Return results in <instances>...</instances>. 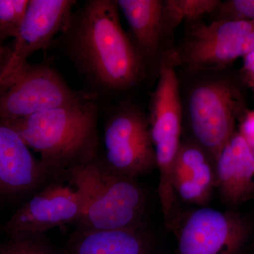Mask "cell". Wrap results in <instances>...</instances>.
<instances>
[{"label": "cell", "mask_w": 254, "mask_h": 254, "mask_svg": "<svg viewBox=\"0 0 254 254\" xmlns=\"http://www.w3.org/2000/svg\"><path fill=\"white\" fill-rule=\"evenodd\" d=\"M53 44L81 78L83 91L104 106L129 93L146 70L120 21L117 0H86L71 13Z\"/></svg>", "instance_id": "1"}, {"label": "cell", "mask_w": 254, "mask_h": 254, "mask_svg": "<svg viewBox=\"0 0 254 254\" xmlns=\"http://www.w3.org/2000/svg\"><path fill=\"white\" fill-rule=\"evenodd\" d=\"M101 115V105L88 98L5 125L39 153L42 165L54 180L99 155Z\"/></svg>", "instance_id": "2"}, {"label": "cell", "mask_w": 254, "mask_h": 254, "mask_svg": "<svg viewBox=\"0 0 254 254\" xmlns=\"http://www.w3.org/2000/svg\"><path fill=\"white\" fill-rule=\"evenodd\" d=\"M60 179L81 193L84 213L75 230L102 231L143 225L147 196L133 178L115 173L98 155L90 163L70 170Z\"/></svg>", "instance_id": "3"}, {"label": "cell", "mask_w": 254, "mask_h": 254, "mask_svg": "<svg viewBox=\"0 0 254 254\" xmlns=\"http://www.w3.org/2000/svg\"><path fill=\"white\" fill-rule=\"evenodd\" d=\"M182 103L195 143L215 160L235 133V120L245 113L240 88L223 76H203L190 86Z\"/></svg>", "instance_id": "4"}, {"label": "cell", "mask_w": 254, "mask_h": 254, "mask_svg": "<svg viewBox=\"0 0 254 254\" xmlns=\"http://www.w3.org/2000/svg\"><path fill=\"white\" fill-rule=\"evenodd\" d=\"M183 110L180 84L172 64L162 66L150 103V135L159 170L158 193L165 220L179 215L178 199L173 190L174 164L181 145Z\"/></svg>", "instance_id": "5"}, {"label": "cell", "mask_w": 254, "mask_h": 254, "mask_svg": "<svg viewBox=\"0 0 254 254\" xmlns=\"http://www.w3.org/2000/svg\"><path fill=\"white\" fill-rule=\"evenodd\" d=\"M92 98L73 89L50 61L25 63L0 82V123L9 124L35 114Z\"/></svg>", "instance_id": "6"}, {"label": "cell", "mask_w": 254, "mask_h": 254, "mask_svg": "<svg viewBox=\"0 0 254 254\" xmlns=\"http://www.w3.org/2000/svg\"><path fill=\"white\" fill-rule=\"evenodd\" d=\"M104 119L105 163L115 173L136 179L156 166L149 120L143 110L123 98L102 107Z\"/></svg>", "instance_id": "7"}, {"label": "cell", "mask_w": 254, "mask_h": 254, "mask_svg": "<svg viewBox=\"0 0 254 254\" xmlns=\"http://www.w3.org/2000/svg\"><path fill=\"white\" fill-rule=\"evenodd\" d=\"M254 48V21L218 19L195 23L173 60L192 73L218 71Z\"/></svg>", "instance_id": "8"}, {"label": "cell", "mask_w": 254, "mask_h": 254, "mask_svg": "<svg viewBox=\"0 0 254 254\" xmlns=\"http://www.w3.org/2000/svg\"><path fill=\"white\" fill-rule=\"evenodd\" d=\"M83 195L60 179L53 180L18 209L4 224L8 237L20 234H45L56 227L73 224L84 213Z\"/></svg>", "instance_id": "9"}, {"label": "cell", "mask_w": 254, "mask_h": 254, "mask_svg": "<svg viewBox=\"0 0 254 254\" xmlns=\"http://www.w3.org/2000/svg\"><path fill=\"white\" fill-rule=\"evenodd\" d=\"M245 219L202 207L187 219L178 236L180 254H237L248 236Z\"/></svg>", "instance_id": "10"}, {"label": "cell", "mask_w": 254, "mask_h": 254, "mask_svg": "<svg viewBox=\"0 0 254 254\" xmlns=\"http://www.w3.org/2000/svg\"><path fill=\"white\" fill-rule=\"evenodd\" d=\"M77 4L76 0H30L0 82L28 63L35 53L53 44Z\"/></svg>", "instance_id": "11"}, {"label": "cell", "mask_w": 254, "mask_h": 254, "mask_svg": "<svg viewBox=\"0 0 254 254\" xmlns=\"http://www.w3.org/2000/svg\"><path fill=\"white\" fill-rule=\"evenodd\" d=\"M51 181L17 132L0 123V195L27 194Z\"/></svg>", "instance_id": "12"}, {"label": "cell", "mask_w": 254, "mask_h": 254, "mask_svg": "<svg viewBox=\"0 0 254 254\" xmlns=\"http://www.w3.org/2000/svg\"><path fill=\"white\" fill-rule=\"evenodd\" d=\"M215 183L222 199L237 205L254 194V150L234 133L215 158Z\"/></svg>", "instance_id": "13"}, {"label": "cell", "mask_w": 254, "mask_h": 254, "mask_svg": "<svg viewBox=\"0 0 254 254\" xmlns=\"http://www.w3.org/2000/svg\"><path fill=\"white\" fill-rule=\"evenodd\" d=\"M117 3L126 18L127 34L146 70L158 54L167 21L174 23L173 20L165 1L117 0Z\"/></svg>", "instance_id": "14"}, {"label": "cell", "mask_w": 254, "mask_h": 254, "mask_svg": "<svg viewBox=\"0 0 254 254\" xmlns=\"http://www.w3.org/2000/svg\"><path fill=\"white\" fill-rule=\"evenodd\" d=\"M210 158L195 142L181 143L172 176L177 198L202 206L208 203L216 187L215 168Z\"/></svg>", "instance_id": "15"}, {"label": "cell", "mask_w": 254, "mask_h": 254, "mask_svg": "<svg viewBox=\"0 0 254 254\" xmlns=\"http://www.w3.org/2000/svg\"><path fill=\"white\" fill-rule=\"evenodd\" d=\"M63 251L64 254H150V241L143 225L102 231L74 230Z\"/></svg>", "instance_id": "16"}, {"label": "cell", "mask_w": 254, "mask_h": 254, "mask_svg": "<svg viewBox=\"0 0 254 254\" xmlns=\"http://www.w3.org/2000/svg\"><path fill=\"white\" fill-rule=\"evenodd\" d=\"M0 254H64L47 240L44 234H20L0 243Z\"/></svg>", "instance_id": "17"}, {"label": "cell", "mask_w": 254, "mask_h": 254, "mask_svg": "<svg viewBox=\"0 0 254 254\" xmlns=\"http://www.w3.org/2000/svg\"><path fill=\"white\" fill-rule=\"evenodd\" d=\"M167 9L175 23L182 20L197 21L205 14L218 9L220 1L216 0H168L165 1Z\"/></svg>", "instance_id": "18"}, {"label": "cell", "mask_w": 254, "mask_h": 254, "mask_svg": "<svg viewBox=\"0 0 254 254\" xmlns=\"http://www.w3.org/2000/svg\"><path fill=\"white\" fill-rule=\"evenodd\" d=\"M30 0H0V39L15 38Z\"/></svg>", "instance_id": "19"}, {"label": "cell", "mask_w": 254, "mask_h": 254, "mask_svg": "<svg viewBox=\"0 0 254 254\" xmlns=\"http://www.w3.org/2000/svg\"><path fill=\"white\" fill-rule=\"evenodd\" d=\"M219 19L254 21V0H230L220 2L218 9Z\"/></svg>", "instance_id": "20"}, {"label": "cell", "mask_w": 254, "mask_h": 254, "mask_svg": "<svg viewBox=\"0 0 254 254\" xmlns=\"http://www.w3.org/2000/svg\"><path fill=\"white\" fill-rule=\"evenodd\" d=\"M239 133L254 150V109L245 112Z\"/></svg>", "instance_id": "21"}, {"label": "cell", "mask_w": 254, "mask_h": 254, "mask_svg": "<svg viewBox=\"0 0 254 254\" xmlns=\"http://www.w3.org/2000/svg\"><path fill=\"white\" fill-rule=\"evenodd\" d=\"M242 73L245 83L254 91V48L244 58Z\"/></svg>", "instance_id": "22"}, {"label": "cell", "mask_w": 254, "mask_h": 254, "mask_svg": "<svg viewBox=\"0 0 254 254\" xmlns=\"http://www.w3.org/2000/svg\"><path fill=\"white\" fill-rule=\"evenodd\" d=\"M4 43V42L0 39V75L7 65L11 53V48L5 46Z\"/></svg>", "instance_id": "23"}]
</instances>
